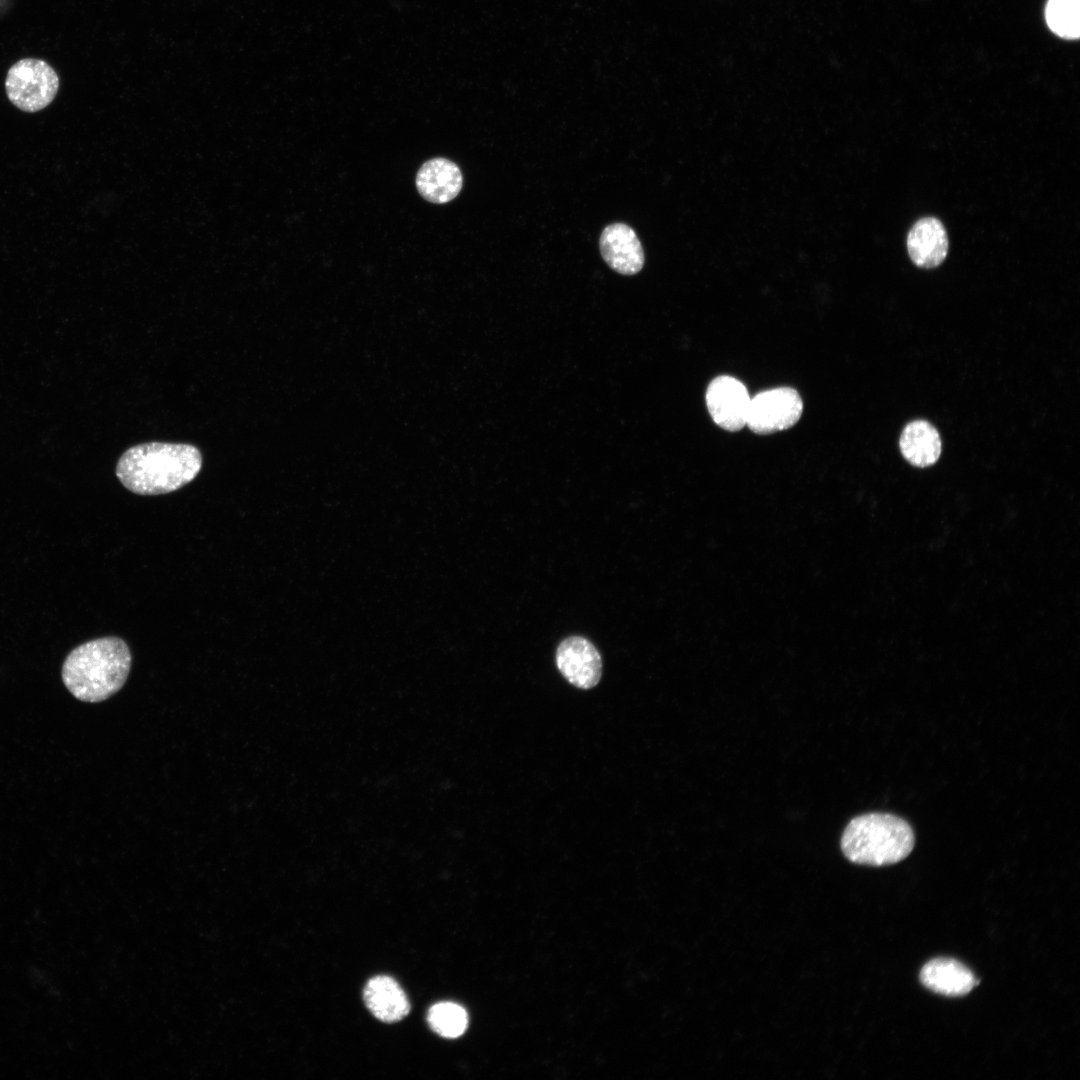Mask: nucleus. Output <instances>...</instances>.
<instances>
[{
    "mask_svg": "<svg viewBox=\"0 0 1080 1080\" xmlns=\"http://www.w3.org/2000/svg\"><path fill=\"white\" fill-rule=\"evenodd\" d=\"M201 467V452L191 444L149 442L127 449L118 460L116 475L135 494L160 495L191 482Z\"/></svg>",
    "mask_w": 1080,
    "mask_h": 1080,
    "instance_id": "1",
    "label": "nucleus"
},
{
    "mask_svg": "<svg viewBox=\"0 0 1080 1080\" xmlns=\"http://www.w3.org/2000/svg\"><path fill=\"white\" fill-rule=\"evenodd\" d=\"M131 662L129 647L121 638L94 639L68 654L62 666V680L75 698L101 702L123 687Z\"/></svg>",
    "mask_w": 1080,
    "mask_h": 1080,
    "instance_id": "2",
    "label": "nucleus"
},
{
    "mask_svg": "<svg viewBox=\"0 0 1080 1080\" xmlns=\"http://www.w3.org/2000/svg\"><path fill=\"white\" fill-rule=\"evenodd\" d=\"M915 837L907 821L889 813H867L853 818L843 831L841 850L852 863L885 866L905 859Z\"/></svg>",
    "mask_w": 1080,
    "mask_h": 1080,
    "instance_id": "3",
    "label": "nucleus"
},
{
    "mask_svg": "<svg viewBox=\"0 0 1080 1080\" xmlns=\"http://www.w3.org/2000/svg\"><path fill=\"white\" fill-rule=\"evenodd\" d=\"M59 77L47 62L36 58H23L8 70L5 90L10 102L24 112H37L47 107L55 98Z\"/></svg>",
    "mask_w": 1080,
    "mask_h": 1080,
    "instance_id": "4",
    "label": "nucleus"
},
{
    "mask_svg": "<svg viewBox=\"0 0 1080 1080\" xmlns=\"http://www.w3.org/2000/svg\"><path fill=\"white\" fill-rule=\"evenodd\" d=\"M802 411L799 393L791 387H778L751 398L746 425L754 433L771 434L792 427Z\"/></svg>",
    "mask_w": 1080,
    "mask_h": 1080,
    "instance_id": "5",
    "label": "nucleus"
},
{
    "mask_svg": "<svg viewBox=\"0 0 1080 1080\" xmlns=\"http://www.w3.org/2000/svg\"><path fill=\"white\" fill-rule=\"evenodd\" d=\"M750 396L738 379L723 375L713 379L706 391V405L714 422L728 431L746 425Z\"/></svg>",
    "mask_w": 1080,
    "mask_h": 1080,
    "instance_id": "6",
    "label": "nucleus"
},
{
    "mask_svg": "<svg viewBox=\"0 0 1080 1080\" xmlns=\"http://www.w3.org/2000/svg\"><path fill=\"white\" fill-rule=\"evenodd\" d=\"M556 665L563 677L580 689L593 688L601 679V656L596 647L581 636L568 637L559 644Z\"/></svg>",
    "mask_w": 1080,
    "mask_h": 1080,
    "instance_id": "7",
    "label": "nucleus"
},
{
    "mask_svg": "<svg viewBox=\"0 0 1080 1080\" xmlns=\"http://www.w3.org/2000/svg\"><path fill=\"white\" fill-rule=\"evenodd\" d=\"M600 252L614 271L634 275L644 265V252L635 231L624 223L606 226L600 236Z\"/></svg>",
    "mask_w": 1080,
    "mask_h": 1080,
    "instance_id": "8",
    "label": "nucleus"
},
{
    "mask_svg": "<svg viewBox=\"0 0 1080 1080\" xmlns=\"http://www.w3.org/2000/svg\"><path fill=\"white\" fill-rule=\"evenodd\" d=\"M948 247V236L944 225L935 217L919 219L907 236L910 259L921 268L939 266L947 256Z\"/></svg>",
    "mask_w": 1080,
    "mask_h": 1080,
    "instance_id": "9",
    "label": "nucleus"
},
{
    "mask_svg": "<svg viewBox=\"0 0 1080 1080\" xmlns=\"http://www.w3.org/2000/svg\"><path fill=\"white\" fill-rule=\"evenodd\" d=\"M463 177L460 168L446 158L426 161L417 172L416 187L429 202L444 204L453 200L461 191Z\"/></svg>",
    "mask_w": 1080,
    "mask_h": 1080,
    "instance_id": "10",
    "label": "nucleus"
},
{
    "mask_svg": "<svg viewBox=\"0 0 1080 1080\" xmlns=\"http://www.w3.org/2000/svg\"><path fill=\"white\" fill-rule=\"evenodd\" d=\"M920 981L927 989L947 997L967 995L978 984L965 965L951 958L927 962L921 969Z\"/></svg>",
    "mask_w": 1080,
    "mask_h": 1080,
    "instance_id": "11",
    "label": "nucleus"
},
{
    "mask_svg": "<svg viewBox=\"0 0 1080 1080\" xmlns=\"http://www.w3.org/2000/svg\"><path fill=\"white\" fill-rule=\"evenodd\" d=\"M363 998L370 1012L382 1022L400 1021L410 1011L406 994L399 984L388 976L370 979L365 986Z\"/></svg>",
    "mask_w": 1080,
    "mask_h": 1080,
    "instance_id": "12",
    "label": "nucleus"
},
{
    "mask_svg": "<svg viewBox=\"0 0 1080 1080\" xmlns=\"http://www.w3.org/2000/svg\"><path fill=\"white\" fill-rule=\"evenodd\" d=\"M899 446L904 458L917 467L934 464L941 454L939 433L925 420L907 424L901 434Z\"/></svg>",
    "mask_w": 1080,
    "mask_h": 1080,
    "instance_id": "13",
    "label": "nucleus"
},
{
    "mask_svg": "<svg viewBox=\"0 0 1080 1080\" xmlns=\"http://www.w3.org/2000/svg\"><path fill=\"white\" fill-rule=\"evenodd\" d=\"M1045 18L1050 30L1061 38L1080 36V0H1048Z\"/></svg>",
    "mask_w": 1080,
    "mask_h": 1080,
    "instance_id": "14",
    "label": "nucleus"
},
{
    "mask_svg": "<svg viewBox=\"0 0 1080 1080\" xmlns=\"http://www.w3.org/2000/svg\"><path fill=\"white\" fill-rule=\"evenodd\" d=\"M427 1021L431 1029L444 1038L461 1036L468 1025V1016L463 1007L452 1002L433 1005L428 1012Z\"/></svg>",
    "mask_w": 1080,
    "mask_h": 1080,
    "instance_id": "15",
    "label": "nucleus"
}]
</instances>
